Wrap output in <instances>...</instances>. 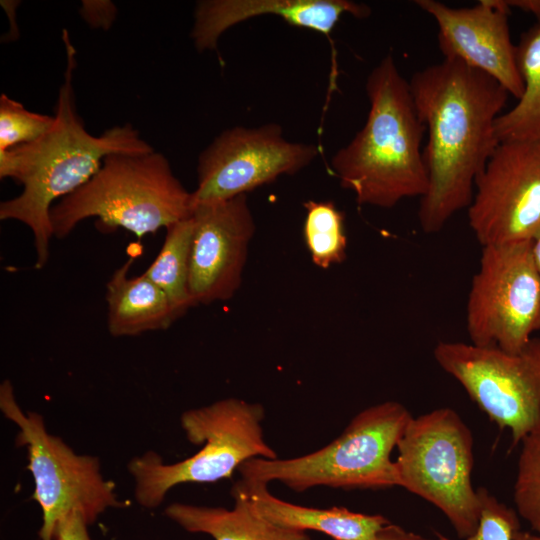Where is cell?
<instances>
[{
	"label": "cell",
	"instance_id": "28",
	"mask_svg": "<svg viewBox=\"0 0 540 540\" xmlns=\"http://www.w3.org/2000/svg\"><path fill=\"white\" fill-rule=\"evenodd\" d=\"M506 5L512 9H518L532 14L540 24V0H505Z\"/></svg>",
	"mask_w": 540,
	"mask_h": 540
},
{
	"label": "cell",
	"instance_id": "8",
	"mask_svg": "<svg viewBox=\"0 0 540 540\" xmlns=\"http://www.w3.org/2000/svg\"><path fill=\"white\" fill-rule=\"evenodd\" d=\"M0 410L18 427L16 445L27 450L32 497L42 510L41 540H53L58 520L69 512H79L90 525L108 508L125 506L117 498L115 483L102 475L99 458L75 453L48 433L42 415L23 412L9 380L0 385Z\"/></svg>",
	"mask_w": 540,
	"mask_h": 540
},
{
	"label": "cell",
	"instance_id": "17",
	"mask_svg": "<svg viewBox=\"0 0 540 540\" xmlns=\"http://www.w3.org/2000/svg\"><path fill=\"white\" fill-rule=\"evenodd\" d=\"M134 258L117 268L106 284L107 328L114 337L165 330L178 318L164 291L144 273L129 277Z\"/></svg>",
	"mask_w": 540,
	"mask_h": 540
},
{
	"label": "cell",
	"instance_id": "5",
	"mask_svg": "<svg viewBox=\"0 0 540 540\" xmlns=\"http://www.w3.org/2000/svg\"><path fill=\"white\" fill-rule=\"evenodd\" d=\"M412 417L403 404L385 401L356 414L340 436L315 452L290 459L252 458L237 471L242 480L279 481L298 492L316 486L392 488L398 477L391 453Z\"/></svg>",
	"mask_w": 540,
	"mask_h": 540
},
{
	"label": "cell",
	"instance_id": "16",
	"mask_svg": "<svg viewBox=\"0 0 540 540\" xmlns=\"http://www.w3.org/2000/svg\"><path fill=\"white\" fill-rule=\"evenodd\" d=\"M233 488L248 499L253 510L271 523L291 530L324 533L334 540H373L390 521L382 515L296 505L273 496L267 484L239 480Z\"/></svg>",
	"mask_w": 540,
	"mask_h": 540
},
{
	"label": "cell",
	"instance_id": "13",
	"mask_svg": "<svg viewBox=\"0 0 540 540\" xmlns=\"http://www.w3.org/2000/svg\"><path fill=\"white\" fill-rule=\"evenodd\" d=\"M189 293L193 306L231 299L238 291L255 221L246 194L193 209Z\"/></svg>",
	"mask_w": 540,
	"mask_h": 540
},
{
	"label": "cell",
	"instance_id": "6",
	"mask_svg": "<svg viewBox=\"0 0 540 540\" xmlns=\"http://www.w3.org/2000/svg\"><path fill=\"white\" fill-rule=\"evenodd\" d=\"M264 408L238 398H225L185 411L180 417L187 440L202 445L194 455L172 464L153 451L134 457L128 471L135 481V499L156 508L170 489L183 483H213L231 478L252 458L277 459L265 441Z\"/></svg>",
	"mask_w": 540,
	"mask_h": 540
},
{
	"label": "cell",
	"instance_id": "24",
	"mask_svg": "<svg viewBox=\"0 0 540 540\" xmlns=\"http://www.w3.org/2000/svg\"><path fill=\"white\" fill-rule=\"evenodd\" d=\"M481 499V514L477 530L464 540H513L521 530L516 510L500 502L483 487L478 488ZM435 540H452L437 533Z\"/></svg>",
	"mask_w": 540,
	"mask_h": 540
},
{
	"label": "cell",
	"instance_id": "1",
	"mask_svg": "<svg viewBox=\"0 0 540 540\" xmlns=\"http://www.w3.org/2000/svg\"><path fill=\"white\" fill-rule=\"evenodd\" d=\"M409 84L427 132L428 189L418 221L432 234L470 205L476 181L500 144L496 120L509 93L489 75L446 58L415 72Z\"/></svg>",
	"mask_w": 540,
	"mask_h": 540
},
{
	"label": "cell",
	"instance_id": "25",
	"mask_svg": "<svg viewBox=\"0 0 540 540\" xmlns=\"http://www.w3.org/2000/svg\"><path fill=\"white\" fill-rule=\"evenodd\" d=\"M80 15L92 28L108 30L116 19L117 7L107 0H85Z\"/></svg>",
	"mask_w": 540,
	"mask_h": 540
},
{
	"label": "cell",
	"instance_id": "4",
	"mask_svg": "<svg viewBox=\"0 0 540 540\" xmlns=\"http://www.w3.org/2000/svg\"><path fill=\"white\" fill-rule=\"evenodd\" d=\"M192 213V192L174 175L166 156L153 150L107 156L90 180L52 206L50 222L58 239L94 217L100 231L121 228L141 240Z\"/></svg>",
	"mask_w": 540,
	"mask_h": 540
},
{
	"label": "cell",
	"instance_id": "10",
	"mask_svg": "<svg viewBox=\"0 0 540 540\" xmlns=\"http://www.w3.org/2000/svg\"><path fill=\"white\" fill-rule=\"evenodd\" d=\"M470 343L520 351L540 329V273L532 241L482 247L466 306Z\"/></svg>",
	"mask_w": 540,
	"mask_h": 540
},
{
	"label": "cell",
	"instance_id": "20",
	"mask_svg": "<svg viewBox=\"0 0 540 540\" xmlns=\"http://www.w3.org/2000/svg\"><path fill=\"white\" fill-rule=\"evenodd\" d=\"M192 216L166 228L163 245L144 274L167 295L177 318L193 307L189 293Z\"/></svg>",
	"mask_w": 540,
	"mask_h": 540
},
{
	"label": "cell",
	"instance_id": "7",
	"mask_svg": "<svg viewBox=\"0 0 540 540\" xmlns=\"http://www.w3.org/2000/svg\"><path fill=\"white\" fill-rule=\"evenodd\" d=\"M396 448L398 486L437 507L459 538L471 536L481 499L472 484L473 435L459 414L441 407L412 417Z\"/></svg>",
	"mask_w": 540,
	"mask_h": 540
},
{
	"label": "cell",
	"instance_id": "26",
	"mask_svg": "<svg viewBox=\"0 0 540 540\" xmlns=\"http://www.w3.org/2000/svg\"><path fill=\"white\" fill-rule=\"evenodd\" d=\"M82 514L73 511L63 515L57 522L53 540H92Z\"/></svg>",
	"mask_w": 540,
	"mask_h": 540
},
{
	"label": "cell",
	"instance_id": "27",
	"mask_svg": "<svg viewBox=\"0 0 540 540\" xmlns=\"http://www.w3.org/2000/svg\"><path fill=\"white\" fill-rule=\"evenodd\" d=\"M373 540H435L407 531L391 522L384 526Z\"/></svg>",
	"mask_w": 540,
	"mask_h": 540
},
{
	"label": "cell",
	"instance_id": "22",
	"mask_svg": "<svg viewBox=\"0 0 540 540\" xmlns=\"http://www.w3.org/2000/svg\"><path fill=\"white\" fill-rule=\"evenodd\" d=\"M513 499L518 515L540 535V436L521 442Z\"/></svg>",
	"mask_w": 540,
	"mask_h": 540
},
{
	"label": "cell",
	"instance_id": "18",
	"mask_svg": "<svg viewBox=\"0 0 540 540\" xmlns=\"http://www.w3.org/2000/svg\"><path fill=\"white\" fill-rule=\"evenodd\" d=\"M232 509L175 502L164 514L191 533H205L214 540H311L307 532L277 526L258 515L248 499L233 488Z\"/></svg>",
	"mask_w": 540,
	"mask_h": 540
},
{
	"label": "cell",
	"instance_id": "2",
	"mask_svg": "<svg viewBox=\"0 0 540 540\" xmlns=\"http://www.w3.org/2000/svg\"><path fill=\"white\" fill-rule=\"evenodd\" d=\"M62 38L66 67L52 127L34 142L0 152V178H11L23 186L18 196L1 202L0 220H15L30 228L37 269L49 258L52 206L90 180L107 156L154 150L130 123L97 136L88 132L77 110L72 83L76 49L66 29Z\"/></svg>",
	"mask_w": 540,
	"mask_h": 540
},
{
	"label": "cell",
	"instance_id": "3",
	"mask_svg": "<svg viewBox=\"0 0 540 540\" xmlns=\"http://www.w3.org/2000/svg\"><path fill=\"white\" fill-rule=\"evenodd\" d=\"M365 89L366 122L332 157L334 175L359 205L392 208L406 198L423 197L428 189L422 148L426 126L392 54L371 70Z\"/></svg>",
	"mask_w": 540,
	"mask_h": 540
},
{
	"label": "cell",
	"instance_id": "21",
	"mask_svg": "<svg viewBox=\"0 0 540 540\" xmlns=\"http://www.w3.org/2000/svg\"><path fill=\"white\" fill-rule=\"evenodd\" d=\"M304 208L303 234L312 262L322 269L343 262L347 248L344 214L332 201L309 200Z\"/></svg>",
	"mask_w": 540,
	"mask_h": 540
},
{
	"label": "cell",
	"instance_id": "19",
	"mask_svg": "<svg viewBox=\"0 0 540 540\" xmlns=\"http://www.w3.org/2000/svg\"><path fill=\"white\" fill-rule=\"evenodd\" d=\"M524 91L517 103L496 120L500 142L540 143V24L522 34L516 45Z\"/></svg>",
	"mask_w": 540,
	"mask_h": 540
},
{
	"label": "cell",
	"instance_id": "30",
	"mask_svg": "<svg viewBox=\"0 0 540 540\" xmlns=\"http://www.w3.org/2000/svg\"><path fill=\"white\" fill-rule=\"evenodd\" d=\"M513 540H540V535L519 530L514 534Z\"/></svg>",
	"mask_w": 540,
	"mask_h": 540
},
{
	"label": "cell",
	"instance_id": "9",
	"mask_svg": "<svg viewBox=\"0 0 540 540\" xmlns=\"http://www.w3.org/2000/svg\"><path fill=\"white\" fill-rule=\"evenodd\" d=\"M442 370L500 430L512 445L540 436V338L532 337L518 352L470 342L439 341L433 350Z\"/></svg>",
	"mask_w": 540,
	"mask_h": 540
},
{
	"label": "cell",
	"instance_id": "14",
	"mask_svg": "<svg viewBox=\"0 0 540 540\" xmlns=\"http://www.w3.org/2000/svg\"><path fill=\"white\" fill-rule=\"evenodd\" d=\"M438 27V47L446 59L475 68L503 86L517 100L524 83L516 45L511 41L505 0H480L469 8H453L436 0H416Z\"/></svg>",
	"mask_w": 540,
	"mask_h": 540
},
{
	"label": "cell",
	"instance_id": "11",
	"mask_svg": "<svg viewBox=\"0 0 540 540\" xmlns=\"http://www.w3.org/2000/svg\"><path fill=\"white\" fill-rule=\"evenodd\" d=\"M319 153L314 144L287 140L276 123L227 129L198 157L193 209L247 194L282 175H293Z\"/></svg>",
	"mask_w": 540,
	"mask_h": 540
},
{
	"label": "cell",
	"instance_id": "23",
	"mask_svg": "<svg viewBox=\"0 0 540 540\" xmlns=\"http://www.w3.org/2000/svg\"><path fill=\"white\" fill-rule=\"evenodd\" d=\"M54 115L27 110L6 94L0 96V152L42 137L53 125Z\"/></svg>",
	"mask_w": 540,
	"mask_h": 540
},
{
	"label": "cell",
	"instance_id": "15",
	"mask_svg": "<svg viewBox=\"0 0 540 540\" xmlns=\"http://www.w3.org/2000/svg\"><path fill=\"white\" fill-rule=\"evenodd\" d=\"M344 14L363 19L371 9L349 0H202L196 4L190 35L199 52L215 50L220 36L232 26L253 17L275 15L292 26L329 37Z\"/></svg>",
	"mask_w": 540,
	"mask_h": 540
},
{
	"label": "cell",
	"instance_id": "12",
	"mask_svg": "<svg viewBox=\"0 0 540 540\" xmlns=\"http://www.w3.org/2000/svg\"><path fill=\"white\" fill-rule=\"evenodd\" d=\"M469 225L482 247L540 232V143L500 142L475 184Z\"/></svg>",
	"mask_w": 540,
	"mask_h": 540
},
{
	"label": "cell",
	"instance_id": "29",
	"mask_svg": "<svg viewBox=\"0 0 540 540\" xmlns=\"http://www.w3.org/2000/svg\"><path fill=\"white\" fill-rule=\"evenodd\" d=\"M532 252L538 271L540 273V232L532 240Z\"/></svg>",
	"mask_w": 540,
	"mask_h": 540
}]
</instances>
